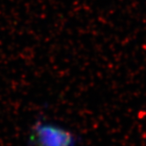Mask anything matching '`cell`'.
<instances>
[{"label":"cell","mask_w":146,"mask_h":146,"mask_svg":"<svg viewBox=\"0 0 146 146\" xmlns=\"http://www.w3.org/2000/svg\"><path fill=\"white\" fill-rule=\"evenodd\" d=\"M78 141L73 131L42 119L32 125L27 138L29 146H77Z\"/></svg>","instance_id":"6da1fadb"}]
</instances>
